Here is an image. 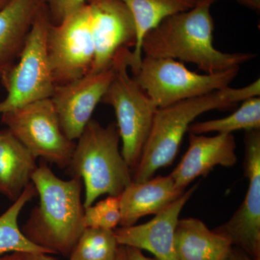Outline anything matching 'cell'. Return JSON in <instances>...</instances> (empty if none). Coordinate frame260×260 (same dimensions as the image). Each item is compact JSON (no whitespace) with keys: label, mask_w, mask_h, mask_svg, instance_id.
<instances>
[{"label":"cell","mask_w":260,"mask_h":260,"mask_svg":"<svg viewBox=\"0 0 260 260\" xmlns=\"http://www.w3.org/2000/svg\"><path fill=\"white\" fill-rule=\"evenodd\" d=\"M216 0H198L194 8L168 17L142 42L145 56L191 63L208 74L220 73L250 60L251 53H225L214 47L210 8Z\"/></svg>","instance_id":"1"},{"label":"cell","mask_w":260,"mask_h":260,"mask_svg":"<svg viewBox=\"0 0 260 260\" xmlns=\"http://www.w3.org/2000/svg\"><path fill=\"white\" fill-rule=\"evenodd\" d=\"M31 182L39 194V205L32 210L22 232L51 254L69 257L85 229L83 181L78 177L61 179L42 162L32 174Z\"/></svg>","instance_id":"2"},{"label":"cell","mask_w":260,"mask_h":260,"mask_svg":"<svg viewBox=\"0 0 260 260\" xmlns=\"http://www.w3.org/2000/svg\"><path fill=\"white\" fill-rule=\"evenodd\" d=\"M260 80L242 88H227L158 108L133 181L143 182L174 161L189 126L203 113L224 110L249 98L259 96Z\"/></svg>","instance_id":"3"},{"label":"cell","mask_w":260,"mask_h":260,"mask_svg":"<svg viewBox=\"0 0 260 260\" xmlns=\"http://www.w3.org/2000/svg\"><path fill=\"white\" fill-rule=\"evenodd\" d=\"M120 140L116 123L104 126L92 119L78 138L67 169L71 177L83 181L84 208L102 195L119 196L133 182L131 170L119 150Z\"/></svg>","instance_id":"4"},{"label":"cell","mask_w":260,"mask_h":260,"mask_svg":"<svg viewBox=\"0 0 260 260\" xmlns=\"http://www.w3.org/2000/svg\"><path fill=\"white\" fill-rule=\"evenodd\" d=\"M129 49L123 48L113 60L114 76L102 102L115 112L122 143L121 155L134 172L148 140L157 108L128 73Z\"/></svg>","instance_id":"5"},{"label":"cell","mask_w":260,"mask_h":260,"mask_svg":"<svg viewBox=\"0 0 260 260\" xmlns=\"http://www.w3.org/2000/svg\"><path fill=\"white\" fill-rule=\"evenodd\" d=\"M51 23L46 3L34 20L18 64H13L2 78L7 95L0 102V114L52 95L55 84L47 46Z\"/></svg>","instance_id":"6"},{"label":"cell","mask_w":260,"mask_h":260,"mask_svg":"<svg viewBox=\"0 0 260 260\" xmlns=\"http://www.w3.org/2000/svg\"><path fill=\"white\" fill-rule=\"evenodd\" d=\"M239 69L199 74L176 59L144 56L139 67L132 73L154 105L162 108L227 88Z\"/></svg>","instance_id":"7"},{"label":"cell","mask_w":260,"mask_h":260,"mask_svg":"<svg viewBox=\"0 0 260 260\" xmlns=\"http://www.w3.org/2000/svg\"><path fill=\"white\" fill-rule=\"evenodd\" d=\"M2 121L36 157L67 169L75 143L67 138L51 99L3 113Z\"/></svg>","instance_id":"8"},{"label":"cell","mask_w":260,"mask_h":260,"mask_svg":"<svg viewBox=\"0 0 260 260\" xmlns=\"http://www.w3.org/2000/svg\"><path fill=\"white\" fill-rule=\"evenodd\" d=\"M47 53L55 85H64L90 73L95 49L86 3L61 23H51Z\"/></svg>","instance_id":"9"},{"label":"cell","mask_w":260,"mask_h":260,"mask_svg":"<svg viewBox=\"0 0 260 260\" xmlns=\"http://www.w3.org/2000/svg\"><path fill=\"white\" fill-rule=\"evenodd\" d=\"M244 175L247 192L232 218L213 229L251 259L260 260V129L244 136Z\"/></svg>","instance_id":"10"},{"label":"cell","mask_w":260,"mask_h":260,"mask_svg":"<svg viewBox=\"0 0 260 260\" xmlns=\"http://www.w3.org/2000/svg\"><path fill=\"white\" fill-rule=\"evenodd\" d=\"M95 59L90 73L110 68L116 53L135 47L134 19L121 0H87Z\"/></svg>","instance_id":"11"},{"label":"cell","mask_w":260,"mask_h":260,"mask_svg":"<svg viewBox=\"0 0 260 260\" xmlns=\"http://www.w3.org/2000/svg\"><path fill=\"white\" fill-rule=\"evenodd\" d=\"M114 76L113 65L83 78L55 85L50 98L63 133L74 141L80 138Z\"/></svg>","instance_id":"12"},{"label":"cell","mask_w":260,"mask_h":260,"mask_svg":"<svg viewBox=\"0 0 260 260\" xmlns=\"http://www.w3.org/2000/svg\"><path fill=\"white\" fill-rule=\"evenodd\" d=\"M198 186V184H194L184 191L148 223L114 229L118 244L150 251L158 260H179L174 249L176 227L181 210Z\"/></svg>","instance_id":"13"},{"label":"cell","mask_w":260,"mask_h":260,"mask_svg":"<svg viewBox=\"0 0 260 260\" xmlns=\"http://www.w3.org/2000/svg\"><path fill=\"white\" fill-rule=\"evenodd\" d=\"M189 148L170 174L181 191L194 179L207 175L216 166L232 167L237 162L235 138L232 134L207 137L189 133Z\"/></svg>","instance_id":"14"},{"label":"cell","mask_w":260,"mask_h":260,"mask_svg":"<svg viewBox=\"0 0 260 260\" xmlns=\"http://www.w3.org/2000/svg\"><path fill=\"white\" fill-rule=\"evenodd\" d=\"M184 191L178 189L170 176L132 182L119 195L121 227L135 225L140 218L157 215L179 198Z\"/></svg>","instance_id":"15"},{"label":"cell","mask_w":260,"mask_h":260,"mask_svg":"<svg viewBox=\"0 0 260 260\" xmlns=\"http://www.w3.org/2000/svg\"><path fill=\"white\" fill-rule=\"evenodd\" d=\"M47 0H10L0 10V78L23 51L34 20Z\"/></svg>","instance_id":"16"},{"label":"cell","mask_w":260,"mask_h":260,"mask_svg":"<svg viewBox=\"0 0 260 260\" xmlns=\"http://www.w3.org/2000/svg\"><path fill=\"white\" fill-rule=\"evenodd\" d=\"M226 239L196 218L179 219L174 249L179 260H224L232 248Z\"/></svg>","instance_id":"17"},{"label":"cell","mask_w":260,"mask_h":260,"mask_svg":"<svg viewBox=\"0 0 260 260\" xmlns=\"http://www.w3.org/2000/svg\"><path fill=\"white\" fill-rule=\"evenodd\" d=\"M37 158L9 129L0 131V193L15 201L31 182Z\"/></svg>","instance_id":"18"},{"label":"cell","mask_w":260,"mask_h":260,"mask_svg":"<svg viewBox=\"0 0 260 260\" xmlns=\"http://www.w3.org/2000/svg\"><path fill=\"white\" fill-rule=\"evenodd\" d=\"M127 7L134 19L136 28V44L128 53V66L131 71L139 67L143 54V38L171 15L194 8L198 0H121Z\"/></svg>","instance_id":"19"},{"label":"cell","mask_w":260,"mask_h":260,"mask_svg":"<svg viewBox=\"0 0 260 260\" xmlns=\"http://www.w3.org/2000/svg\"><path fill=\"white\" fill-rule=\"evenodd\" d=\"M37 194L35 186L30 182L18 199L13 202L14 203L3 215H0V256L7 253L17 251L42 252L51 254L45 249L29 241L18 225L20 212L23 207Z\"/></svg>","instance_id":"20"},{"label":"cell","mask_w":260,"mask_h":260,"mask_svg":"<svg viewBox=\"0 0 260 260\" xmlns=\"http://www.w3.org/2000/svg\"><path fill=\"white\" fill-rule=\"evenodd\" d=\"M260 129V98L254 96L242 102V106L235 112L226 117L193 122L188 133L203 135L208 133L232 134L237 130Z\"/></svg>","instance_id":"21"},{"label":"cell","mask_w":260,"mask_h":260,"mask_svg":"<svg viewBox=\"0 0 260 260\" xmlns=\"http://www.w3.org/2000/svg\"><path fill=\"white\" fill-rule=\"evenodd\" d=\"M119 245L114 230L85 228L70 260H115Z\"/></svg>","instance_id":"22"},{"label":"cell","mask_w":260,"mask_h":260,"mask_svg":"<svg viewBox=\"0 0 260 260\" xmlns=\"http://www.w3.org/2000/svg\"><path fill=\"white\" fill-rule=\"evenodd\" d=\"M121 211L119 196H109L96 204L85 208V228L114 230L120 223Z\"/></svg>","instance_id":"23"},{"label":"cell","mask_w":260,"mask_h":260,"mask_svg":"<svg viewBox=\"0 0 260 260\" xmlns=\"http://www.w3.org/2000/svg\"><path fill=\"white\" fill-rule=\"evenodd\" d=\"M87 0H47L51 21L54 25L61 23L72 13L83 6Z\"/></svg>","instance_id":"24"},{"label":"cell","mask_w":260,"mask_h":260,"mask_svg":"<svg viewBox=\"0 0 260 260\" xmlns=\"http://www.w3.org/2000/svg\"><path fill=\"white\" fill-rule=\"evenodd\" d=\"M115 260H158L147 257L141 250L126 245H119Z\"/></svg>","instance_id":"25"},{"label":"cell","mask_w":260,"mask_h":260,"mask_svg":"<svg viewBox=\"0 0 260 260\" xmlns=\"http://www.w3.org/2000/svg\"><path fill=\"white\" fill-rule=\"evenodd\" d=\"M0 260H56L49 254L30 251H17L8 255L0 256Z\"/></svg>","instance_id":"26"},{"label":"cell","mask_w":260,"mask_h":260,"mask_svg":"<svg viewBox=\"0 0 260 260\" xmlns=\"http://www.w3.org/2000/svg\"><path fill=\"white\" fill-rule=\"evenodd\" d=\"M224 260H254L239 248L232 246L226 257Z\"/></svg>","instance_id":"27"},{"label":"cell","mask_w":260,"mask_h":260,"mask_svg":"<svg viewBox=\"0 0 260 260\" xmlns=\"http://www.w3.org/2000/svg\"><path fill=\"white\" fill-rule=\"evenodd\" d=\"M241 4L246 5L251 9L259 10L260 0H237Z\"/></svg>","instance_id":"28"},{"label":"cell","mask_w":260,"mask_h":260,"mask_svg":"<svg viewBox=\"0 0 260 260\" xmlns=\"http://www.w3.org/2000/svg\"><path fill=\"white\" fill-rule=\"evenodd\" d=\"M10 1V0H0V10H1L2 8H4L5 5L8 4Z\"/></svg>","instance_id":"29"}]
</instances>
